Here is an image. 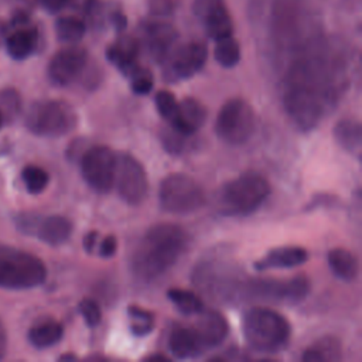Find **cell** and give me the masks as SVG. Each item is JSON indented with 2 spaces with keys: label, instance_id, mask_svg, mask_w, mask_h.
<instances>
[{
  "label": "cell",
  "instance_id": "obj_1",
  "mask_svg": "<svg viewBox=\"0 0 362 362\" xmlns=\"http://www.w3.org/2000/svg\"><path fill=\"white\" fill-rule=\"evenodd\" d=\"M188 246L187 232L174 223L153 225L133 250L130 264L133 273L150 281L170 270Z\"/></svg>",
  "mask_w": 362,
  "mask_h": 362
},
{
  "label": "cell",
  "instance_id": "obj_2",
  "mask_svg": "<svg viewBox=\"0 0 362 362\" xmlns=\"http://www.w3.org/2000/svg\"><path fill=\"white\" fill-rule=\"evenodd\" d=\"M243 335L255 351L273 354L287 345L291 325L284 315L273 308L252 307L243 317Z\"/></svg>",
  "mask_w": 362,
  "mask_h": 362
},
{
  "label": "cell",
  "instance_id": "obj_3",
  "mask_svg": "<svg viewBox=\"0 0 362 362\" xmlns=\"http://www.w3.org/2000/svg\"><path fill=\"white\" fill-rule=\"evenodd\" d=\"M272 187L266 177L247 171L225 182L216 195V208L225 215H249L270 195Z\"/></svg>",
  "mask_w": 362,
  "mask_h": 362
},
{
  "label": "cell",
  "instance_id": "obj_4",
  "mask_svg": "<svg viewBox=\"0 0 362 362\" xmlns=\"http://www.w3.org/2000/svg\"><path fill=\"white\" fill-rule=\"evenodd\" d=\"M47 267L33 253L0 245V287L33 288L44 283Z\"/></svg>",
  "mask_w": 362,
  "mask_h": 362
},
{
  "label": "cell",
  "instance_id": "obj_5",
  "mask_svg": "<svg viewBox=\"0 0 362 362\" xmlns=\"http://www.w3.org/2000/svg\"><path fill=\"white\" fill-rule=\"evenodd\" d=\"M75 109L65 100L48 99L31 105L25 116L27 127L38 136L59 137L76 127Z\"/></svg>",
  "mask_w": 362,
  "mask_h": 362
},
{
  "label": "cell",
  "instance_id": "obj_6",
  "mask_svg": "<svg viewBox=\"0 0 362 362\" xmlns=\"http://www.w3.org/2000/svg\"><path fill=\"white\" fill-rule=\"evenodd\" d=\"M158 202L165 212L187 215L198 211L205 204V194L192 177L171 173L160 184Z\"/></svg>",
  "mask_w": 362,
  "mask_h": 362
},
{
  "label": "cell",
  "instance_id": "obj_7",
  "mask_svg": "<svg viewBox=\"0 0 362 362\" xmlns=\"http://www.w3.org/2000/svg\"><path fill=\"white\" fill-rule=\"evenodd\" d=\"M255 126L256 117L252 105L243 98H232L219 109L214 130L222 141L238 146L250 139Z\"/></svg>",
  "mask_w": 362,
  "mask_h": 362
},
{
  "label": "cell",
  "instance_id": "obj_8",
  "mask_svg": "<svg viewBox=\"0 0 362 362\" xmlns=\"http://www.w3.org/2000/svg\"><path fill=\"white\" fill-rule=\"evenodd\" d=\"M242 294L247 298L263 301L298 303L310 291V280L305 276L290 279H245L240 280Z\"/></svg>",
  "mask_w": 362,
  "mask_h": 362
},
{
  "label": "cell",
  "instance_id": "obj_9",
  "mask_svg": "<svg viewBox=\"0 0 362 362\" xmlns=\"http://www.w3.org/2000/svg\"><path fill=\"white\" fill-rule=\"evenodd\" d=\"M113 187L129 205H140L148 192V180L143 164L129 153H117Z\"/></svg>",
  "mask_w": 362,
  "mask_h": 362
},
{
  "label": "cell",
  "instance_id": "obj_10",
  "mask_svg": "<svg viewBox=\"0 0 362 362\" xmlns=\"http://www.w3.org/2000/svg\"><path fill=\"white\" fill-rule=\"evenodd\" d=\"M116 153L107 146L89 147L81 157V174L95 191L106 194L113 188Z\"/></svg>",
  "mask_w": 362,
  "mask_h": 362
},
{
  "label": "cell",
  "instance_id": "obj_11",
  "mask_svg": "<svg viewBox=\"0 0 362 362\" xmlns=\"http://www.w3.org/2000/svg\"><path fill=\"white\" fill-rule=\"evenodd\" d=\"M208 57L206 45L201 41H189L177 48H173L164 66V78L167 81H182L198 74Z\"/></svg>",
  "mask_w": 362,
  "mask_h": 362
},
{
  "label": "cell",
  "instance_id": "obj_12",
  "mask_svg": "<svg viewBox=\"0 0 362 362\" xmlns=\"http://www.w3.org/2000/svg\"><path fill=\"white\" fill-rule=\"evenodd\" d=\"M18 226L27 233L37 235L42 242L58 246L65 243L72 235V222L62 215H49L45 218L37 216H21Z\"/></svg>",
  "mask_w": 362,
  "mask_h": 362
},
{
  "label": "cell",
  "instance_id": "obj_13",
  "mask_svg": "<svg viewBox=\"0 0 362 362\" xmlns=\"http://www.w3.org/2000/svg\"><path fill=\"white\" fill-rule=\"evenodd\" d=\"M88 62V52L85 48L78 45H69L59 49L49 61L48 76L59 86H65L74 82Z\"/></svg>",
  "mask_w": 362,
  "mask_h": 362
},
{
  "label": "cell",
  "instance_id": "obj_14",
  "mask_svg": "<svg viewBox=\"0 0 362 362\" xmlns=\"http://www.w3.org/2000/svg\"><path fill=\"white\" fill-rule=\"evenodd\" d=\"M194 13L202 21L206 34L212 40L232 35L233 24L225 0H195Z\"/></svg>",
  "mask_w": 362,
  "mask_h": 362
},
{
  "label": "cell",
  "instance_id": "obj_15",
  "mask_svg": "<svg viewBox=\"0 0 362 362\" xmlns=\"http://www.w3.org/2000/svg\"><path fill=\"white\" fill-rule=\"evenodd\" d=\"M197 315L198 320L192 325L195 334L198 335L204 348H214L218 346L228 335L229 327L228 321L225 320L223 314L216 310H206L204 308Z\"/></svg>",
  "mask_w": 362,
  "mask_h": 362
},
{
  "label": "cell",
  "instance_id": "obj_16",
  "mask_svg": "<svg viewBox=\"0 0 362 362\" xmlns=\"http://www.w3.org/2000/svg\"><path fill=\"white\" fill-rule=\"evenodd\" d=\"M308 252L301 246H281L269 250L263 257L253 263L256 272H266L270 269H291L305 263Z\"/></svg>",
  "mask_w": 362,
  "mask_h": 362
},
{
  "label": "cell",
  "instance_id": "obj_17",
  "mask_svg": "<svg viewBox=\"0 0 362 362\" xmlns=\"http://www.w3.org/2000/svg\"><path fill=\"white\" fill-rule=\"evenodd\" d=\"M144 37H146L150 55L156 61L163 62L174 48V42L177 40V31L174 30L173 25L167 23L154 21L146 25Z\"/></svg>",
  "mask_w": 362,
  "mask_h": 362
},
{
  "label": "cell",
  "instance_id": "obj_18",
  "mask_svg": "<svg viewBox=\"0 0 362 362\" xmlns=\"http://www.w3.org/2000/svg\"><path fill=\"white\" fill-rule=\"evenodd\" d=\"M205 120L206 110L204 105L195 98H184L182 100H178V112L170 126L184 134L192 136L201 129Z\"/></svg>",
  "mask_w": 362,
  "mask_h": 362
},
{
  "label": "cell",
  "instance_id": "obj_19",
  "mask_svg": "<svg viewBox=\"0 0 362 362\" xmlns=\"http://www.w3.org/2000/svg\"><path fill=\"white\" fill-rule=\"evenodd\" d=\"M170 352L180 359L194 358L199 355L205 348L202 346L198 335L192 327H174L168 337Z\"/></svg>",
  "mask_w": 362,
  "mask_h": 362
},
{
  "label": "cell",
  "instance_id": "obj_20",
  "mask_svg": "<svg viewBox=\"0 0 362 362\" xmlns=\"http://www.w3.org/2000/svg\"><path fill=\"white\" fill-rule=\"evenodd\" d=\"M137 54L139 44L132 37L120 38L106 49L107 59L126 76L139 65Z\"/></svg>",
  "mask_w": 362,
  "mask_h": 362
},
{
  "label": "cell",
  "instance_id": "obj_21",
  "mask_svg": "<svg viewBox=\"0 0 362 362\" xmlns=\"http://www.w3.org/2000/svg\"><path fill=\"white\" fill-rule=\"evenodd\" d=\"M328 266L332 273L344 280V281H354L359 273V262L358 257L344 247H334L327 255Z\"/></svg>",
  "mask_w": 362,
  "mask_h": 362
},
{
  "label": "cell",
  "instance_id": "obj_22",
  "mask_svg": "<svg viewBox=\"0 0 362 362\" xmlns=\"http://www.w3.org/2000/svg\"><path fill=\"white\" fill-rule=\"evenodd\" d=\"M334 139L337 144L351 154L359 156L362 146V129L356 119L345 117L337 122L334 127Z\"/></svg>",
  "mask_w": 362,
  "mask_h": 362
},
{
  "label": "cell",
  "instance_id": "obj_23",
  "mask_svg": "<svg viewBox=\"0 0 362 362\" xmlns=\"http://www.w3.org/2000/svg\"><path fill=\"white\" fill-rule=\"evenodd\" d=\"M342 358V346L335 337H322L314 341L303 352L304 362H337Z\"/></svg>",
  "mask_w": 362,
  "mask_h": 362
},
{
  "label": "cell",
  "instance_id": "obj_24",
  "mask_svg": "<svg viewBox=\"0 0 362 362\" xmlns=\"http://www.w3.org/2000/svg\"><path fill=\"white\" fill-rule=\"evenodd\" d=\"M64 335V327L61 322L52 318H45L35 322L28 331V341L35 348H49L59 342Z\"/></svg>",
  "mask_w": 362,
  "mask_h": 362
},
{
  "label": "cell",
  "instance_id": "obj_25",
  "mask_svg": "<svg viewBox=\"0 0 362 362\" xmlns=\"http://www.w3.org/2000/svg\"><path fill=\"white\" fill-rule=\"evenodd\" d=\"M167 298L177 307L178 311H181L185 315H197L205 308L201 297L197 293L187 288H180V287L168 288Z\"/></svg>",
  "mask_w": 362,
  "mask_h": 362
},
{
  "label": "cell",
  "instance_id": "obj_26",
  "mask_svg": "<svg viewBox=\"0 0 362 362\" xmlns=\"http://www.w3.org/2000/svg\"><path fill=\"white\" fill-rule=\"evenodd\" d=\"M37 44V33L35 30H18L13 33L7 41V52L16 58V59H23L27 58L35 48Z\"/></svg>",
  "mask_w": 362,
  "mask_h": 362
},
{
  "label": "cell",
  "instance_id": "obj_27",
  "mask_svg": "<svg viewBox=\"0 0 362 362\" xmlns=\"http://www.w3.org/2000/svg\"><path fill=\"white\" fill-rule=\"evenodd\" d=\"M214 57L223 68H232L240 61V47L232 35L216 40Z\"/></svg>",
  "mask_w": 362,
  "mask_h": 362
},
{
  "label": "cell",
  "instance_id": "obj_28",
  "mask_svg": "<svg viewBox=\"0 0 362 362\" xmlns=\"http://www.w3.org/2000/svg\"><path fill=\"white\" fill-rule=\"evenodd\" d=\"M85 31H86L85 23L78 17L66 16V17L58 18L55 23L57 37L64 42L74 44L79 41L85 35Z\"/></svg>",
  "mask_w": 362,
  "mask_h": 362
},
{
  "label": "cell",
  "instance_id": "obj_29",
  "mask_svg": "<svg viewBox=\"0 0 362 362\" xmlns=\"http://www.w3.org/2000/svg\"><path fill=\"white\" fill-rule=\"evenodd\" d=\"M127 314L130 320V329L134 335L144 337L153 331L154 314L151 311L133 304L127 308Z\"/></svg>",
  "mask_w": 362,
  "mask_h": 362
},
{
  "label": "cell",
  "instance_id": "obj_30",
  "mask_svg": "<svg viewBox=\"0 0 362 362\" xmlns=\"http://www.w3.org/2000/svg\"><path fill=\"white\" fill-rule=\"evenodd\" d=\"M21 178H23V182H24L25 188L31 194L42 192L47 188L48 182H49L48 173L42 167H38V165H34V164L25 165L23 168Z\"/></svg>",
  "mask_w": 362,
  "mask_h": 362
},
{
  "label": "cell",
  "instance_id": "obj_31",
  "mask_svg": "<svg viewBox=\"0 0 362 362\" xmlns=\"http://www.w3.org/2000/svg\"><path fill=\"white\" fill-rule=\"evenodd\" d=\"M156 107L160 116L170 124L177 116L178 112V100L170 90H158L156 93Z\"/></svg>",
  "mask_w": 362,
  "mask_h": 362
},
{
  "label": "cell",
  "instance_id": "obj_32",
  "mask_svg": "<svg viewBox=\"0 0 362 362\" xmlns=\"http://www.w3.org/2000/svg\"><path fill=\"white\" fill-rule=\"evenodd\" d=\"M127 76L130 78L132 90L136 95H147L154 86L153 74L150 72V69L141 65H137Z\"/></svg>",
  "mask_w": 362,
  "mask_h": 362
},
{
  "label": "cell",
  "instance_id": "obj_33",
  "mask_svg": "<svg viewBox=\"0 0 362 362\" xmlns=\"http://www.w3.org/2000/svg\"><path fill=\"white\" fill-rule=\"evenodd\" d=\"M188 134L178 132L177 129L168 126V129L161 132V143L164 148L171 154H181L187 148Z\"/></svg>",
  "mask_w": 362,
  "mask_h": 362
},
{
  "label": "cell",
  "instance_id": "obj_34",
  "mask_svg": "<svg viewBox=\"0 0 362 362\" xmlns=\"http://www.w3.org/2000/svg\"><path fill=\"white\" fill-rule=\"evenodd\" d=\"M79 313L89 327H96L102 320V311L99 304L93 298H82L78 304Z\"/></svg>",
  "mask_w": 362,
  "mask_h": 362
},
{
  "label": "cell",
  "instance_id": "obj_35",
  "mask_svg": "<svg viewBox=\"0 0 362 362\" xmlns=\"http://www.w3.org/2000/svg\"><path fill=\"white\" fill-rule=\"evenodd\" d=\"M178 3L180 0H148V7L151 14L157 17H164L171 14L177 8Z\"/></svg>",
  "mask_w": 362,
  "mask_h": 362
},
{
  "label": "cell",
  "instance_id": "obj_36",
  "mask_svg": "<svg viewBox=\"0 0 362 362\" xmlns=\"http://www.w3.org/2000/svg\"><path fill=\"white\" fill-rule=\"evenodd\" d=\"M117 250V239L115 235H107L102 239L99 245V256L103 259H110L116 255Z\"/></svg>",
  "mask_w": 362,
  "mask_h": 362
},
{
  "label": "cell",
  "instance_id": "obj_37",
  "mask_svg": "<svg viewBox=\"0 0 362 362\" xmlns=\"http://www.w3.org/2000/svg\"><path fill=\"white\" fill-rule=\"evenodd\" d=\"M45 10L51 11V13H57L59 11L68 0H37Z\"/></svg>",
  "mask_w": 362,
  "mask_h": 362
},
{
  "label": "cell",
  "instance_id": "obj_38",
  "mask_svg": "<svg viewBox=\"0 0 362 362\" xmlns=\"http://www.w3.org/2000/svg\"><path fill=\"white\" fill-rule=\"evenodd\" d=\"M98 238H99V232L98 230H90V232H88L85 235V238H83V247H85L86 252H89V253L93 252Z\"/></svg>",
  "mask_w": 362,
  "mask_h": 362
},
{
  "label": "cell",
  "instance_id": "obj_39",
  "mask_svg": "<svg viewBox=\"0 0 362 362\" xmlns=\"http://www.w3.org/2000/svg\"><path fill=\"white\" fill-rule=\"evenodd\" d=\"M7 351V334L3 322L0 321V359L6 355Z\"/></svg>",
  "mask_w": 362,
  "mask_h": 362
},
{
  "label": "cell",
  "instance_id": "obj_40",
  "mask_svg": "<svg viewBox=\"0 0 362 362\" xmlns=\"http://www.w3.org/2000/svg\"><path fill=\"white\" fill-rule=\"evenodd\" d=\"M146 361H168V358L161 354H154V355L146 356Z\"/></svg>",
  "mask_w": 362,
  "mask_h": 362
},
{
  "label": "cell",
  "instance_id": "obj_41",
  "mask_svg": "<svg viewBox=\"0 0 362 362\" xmlns=\"http://www.w3.org/2000/svg\"><path fill=\"white\" fill-rule=\"evenodd\" d=\"M76 356L75 355H72V354H66V355H62V356H59V359L61 361H64V359H75Z\"/></svg>",
  "mask_w": 362,
  "mask_h": 362
},
{
  "label": "cell",
  "instance_id": "obj_42",
  "mask_svg": "<svg viewBox=\"0 0 362 362\" xmlns=\"http://www.w3.org/2000/svg\"><path fill=\"white\" fill-rule=\"evenodd\" d=\"M1 122H3V113H1V110H0V126H1Z\"/></svg>",
  "mask_w": 362,
  "mask_h": 362
}]
</instances>
